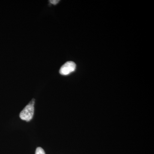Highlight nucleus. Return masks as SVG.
<instances>
[{
	"mask_svg": "<svg viewBox=\"0 0 154 154\" xmlns=\"http://www.w3.org/2000/svg\"><path fill=\"white\" fill-rule=\"evenodd\" d=\"M34 111V106L28 104L20 113L19 115L20 118L22 120L30 121L33 118Z\"/></svg>",
	"mask_w": 154,
	"mask_h": 154,
	"instance_id": "1",
	"label": "nucleus"
},
{
	"mask_svg": "<svg viewBox=\"0 0 154 154\" xmlns=\"http://www.w3.org/2000/svg\"><path fill=\"white\" fill-rule=\"evenodd\" d=\"M75 63L74 62L68 61L63 65L60 69V73L63 75H66L74 72L76 69Z\"/></svg>",
	"mask_w": 154,
	"mask_h": 154,
	"instance_id": "2",
	"label": "nucleus"
},
{
	"mask_svg": "<svg viewBox=\"0 0 154 154\" xmlns=\"http://www.w3.org/2000/svg\"><path fill=\"white\" fill-rule=\"evenodd\" d=\"M35 154H45L43 149L41 147H38L36 149Z\"/></svg>",
	"mask_w": 154,
	"mask_h": 154,
	"instance_id": "3",
	"label": "nucleus"
},
{
	"mask_svg": "<svg viewBox=\"0 0 154 154\" xmlns=\"http://www.w3.org/2000/svg\"><path fill=\"white\" fill-rule=\"evenodd\" d=\"M60 1L59 0H50L49 1L53 5H56Z\"/></svg>",
	"mask_w": 154,
	"mask_h": 154,
	"instance_id": "4",
	"label": "nucleus"
},
{
	"mask_svg": "<svg viewBox=\"0 0 154 154\" xmlns=\"http://www.w3.org/2000/svg\"><path fill=\"white\" fill-rule=\"evenodd\" d=\"M34 103H35V99H33L32 100H31V101H30V103H29V104H30V105H33V106H34Z\"/></svg>",
	"mask_w": 154,
	"mask_h": 154,
	"instance_id": "5",
	"label": "nucleus"
}]
</instances>
